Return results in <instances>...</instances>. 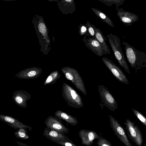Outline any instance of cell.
<instances>
[{
	"instance_id": "3957f363",
	"label": "cell",
	"mask_w": 146,
	"mask_h": 146,
	"mask_svg": "<svg viewBox=\"0 0 146 146\" xmlns=\"http://www.w3.org/2000/svg\"><path fill=\"white\" fill-rule=\"evenodd\" d=\"M62 92V96L68 106L76 108L84 107L81 96L71 86L66 83H63Z\"/></svg>"
},
{
	"instance_id": "ffe728a7",
	"label": "cell",
	"mask_w": 146,
	"mask_h": 146,
	"mask_svg": "<svg viewBox=\"0 0 146 146\" xmlns=\"http://www.w3.org/2000/svg\"><path fill=\"white\" fill-rule=\"evenodd\" d=\"M60 74L57 70L51 72L45 79L44 83V85L53 84L60 77Z\"/></svg>"
},
{
	"instance_id": "f1b7e54d",
	"label": "cell",
	"mask_w": 146,
	"mask_h": 146,
	"mask_svg": "<svg viewBox=\"0 0 146 146\" xmlns=\"http://www.w3.org/2000/svg\"><path fill=\"white\" fill-rule=\"evenodd\" d=\"M122 21L125 23H129L131 22V20L129 18L127 17H123L121 19Z\"/></svg>"
},
{
	"instance_id": "6da1fadb",
	"label": "cell",
	"mask_w": 146,
	"mask_h": 146,
	"mask_svg": "<svg viewBox=\"0 0 146 146\" xmlns=\"http://www.w3.org/2000/svg\"><path fill=\"white\" fill-rule=\"evenodd\" d=\"M126 57L131 67L135 71L146 68V53L138 50L126 41H123Z\"/></svg>"
},
{
	"instance_id": "9c48e42d",
	"label": "cell",
	"mask_w": 146,
	"mask_h": 146,
	"mask_svg": "<svg viewBox=\"0 0 146 146\" xmlns=\"http://www.w3.org/2000/svg\"><path fill=\"white\" fill-rule=\"evenodd\" d=\"M44 123L46 127L62 133L68 134L70 130L63 124L61 119L56 116H48Z\"/></svg>"
},
{
	"instance_id": "ba28073f",
	"label": "cell",
	"mask_w": 146,
	"mask_h": 146,
	"mask_svg": "<svg viewBox=\"0 0 146 146\" xmlns=\"http://www.w3.org/2000/svg\"><path fill=\"white\" fill-rule=\"evenodd\" d=\"M102 59L105 66L118 80L123 84H129L126 76L119 67L107 57H104Z\"/></svg>"
},
{
	"instance_id": "e0dca14e",
	"label": "cell",
	"mask_w": 146,
	"mask_h": 146,
	"mask_svg": "<svg viewBox=\"0 0 146 146\" xmlns=\"http://www.w3.org/2000/svg\"><path fill=\"white\" fill-rule=\"evenodd\" d=\"M61 7L64 14H72L76 11L75 0H62Z\"/></svg>"
},
{
	"instance_id": "d6986e66",
	"label": "cell",
	"mask_w": 146,
	"mask_h": 146,
	"mask_svg": "<svg viewBox=\"0 0 146 146\" xmlns=\"http://www.w3.org/2000/svg\"><path fill=\"white\" fill-rule=\"evenodd\" d=\"M91 9L95 14L103 22L111 27H114L111 19L105 13L96 8L91 7Z\"/></svg>"
},
{
	"instance_id": "f546056e",
	"label": "cell",
	"mask_w": 146,
	"mask_h": 146,
	"mask_svg": "<svg viewBox=\"0 0 146 146\" xmlns=\"http://www.w3.org/2000/svg\"><path fill=\"white\" fill-rule=\"evenodd\" d=\"M16 142H17V143L19 145L21 146H29L28 145L25 144L23 143H21V142L18 141H16Z\"/></svg>"
},
{
	"instance_id": "5b68a950",
	"label": "cell",
	"mask_w": 146,
	"mask_h": 146,
	"mask_svg": "<svg viewBox=\"0 0 146 146\" xmlns=\"http://www.w3.org/2000/svg\"><path fill=\"white\" fill-rule=\"evenodd\" d=\"M124 123L125 126L127 133L129 139L137 146H141L143 141L142 134L138 126L135 122L127 119Z\"/></svg>"
},
{
	"instance_id": "8fae6325",
	"label": "cell",
	"mask_w": 146,
	"mask_h": 146,
	"mask_svg": "<svg viewBox=\"0 0 146 146\" xmlns=\"http://www.w3.org/2000/svg\"><path fill=\"white\" fill-rule=\"evenodd\" d=\"M12 94V98L15 104L22 108L27 107V102L31 98L29 93L26 91L17 90L15 91Z\"/></svg>"
},
{
	"instance_id": "4fadbf2b",
	"label": "cell",
	"mask_w": 146,
	"mask_h": 146,
	"mask_svg": "<svg viewBox=\"0 0 146 146\" xmlns=\"http://www.w3.org/2000/svg\"><path fill=\"white\" fill-rule=\"evenodd\" d=\"M42 70L37 67H32L23 70L15 75L19 79H29L37 78L41 73Z\"/></svg>"
},
{
	"instance_id": "52a82bcc",
	"label": "cell",
	"mask_w": 146,
	"mask_h": 146,
	"mask_svg": "<svg viewBox=\"0 0 146 146\" xmlns=\"http://www.w3.org/2000/svg\"><path fill=\"white\" fill-rule=\"evenodd\" d=\"M111 127L115 135L126 146H132L129 140L125 129L113 116L109 115Z\"/></svg>"
},
{
	"instance_id": "7c38bea8",
	"label": "cell",
	"mask_w": 146,
	"mask_h": 146,
	"mask_svg": "<svg viewBox=\"0 0 146 146\" xmlns=\"http://www.w3.org/2000/svg\"><path fill=\"white\" fill-rule=\"evenodd\" d=\"M78 135L82 144L87 146H92L93 141L97 139L99 135L96 131L91 130L82 129L79 132Z\"/></svg>"
},
{
	"instance_id": "484cf974",
	"label": "cell",
	"mask_w": 146,
	"mask_h": 146,
	"mask_svg": "<svg viewBox=\"0 0 146 146\" xmlns=\"http://www.w3.org/2000/svg\"><path fill=\"white\" fill-rule=\"evenodd\" d=\"M57 144L62 146H76V145L70 139L64 141H55L54 142Z\"/></svg>"
},
{
	"instance_id": "8992f818",
	"label": "cell",
	"mask_w": 146,
	"mask_h": 146,
	"mask_svg": "<svg viewBox=\"0 0 146 146\" xmlns=\"http://www.w3.org/2000/svg\"><path fill=\"white\" fill-rule=\"evenodd\" d=\"M98 90L104 105L110 110L114 111L118 106L113 96L107 88L103 85H99Z\"/></svg>"
},
{
	"instance_id": "277c9868",
	"label": "cell",
	"mask_w": 146,
	"mask_h": 146,
	"mask_svg": "<svg viewBox=\"0 0 146 146\" xmlns=\"http://www.w3.org/2000/svg\"><path fill=\"white\" fill-rule=\"evenodd\" d=\"M61 70L66 78L70 81L77 89L84 95H87L83 80L77 70L70 67L65 66L61 68Z\"/></svg>"
},
{
	"instance_id": "cb8c5ba5",
	"label": "cell",
	"mask_w": 146,
	"mask_h": 146,
	"mask_svg": "<svg viewBox=\"0 0 146 146\" xmlns=\"http://www.w3.org/2000/svg\"><path fill=\"white\" fill-rule=\"evenodd\" d=\"M87 27L88 33L89 34L90 36L92 37H95L96 28L95 26L92 25L88 21H87L86 24Z\"/></svg>"
},
{
	"instance_id": "603a6c76",
	"label": "cell",
	"mask_w": 146,
	"mask_h": 146,
	"mask_svg": "<svg viewBox=\"0 0 146 146\" xmlns=\"http://www.w3.org/2000/svg\"><path fill=\"white\" fill-rule=\"evenodd\" d=\"M97 144L98 146H112L111 143L102 136H99Z\"/></svg>"
},
{
	"instance_id": "44dd1931",
	"label": "cell",
	"mask_w": 146,
	"mask_h": 146,
	"mask_svg": "<svg viewBox=\"0 0 146 146\" xmlns=\"http://www.w3.org/2000/svg\"><path fill=\"white\" fill-rule=\"evenodd\" d=\"M27 129L21 128L17 129L14 132L15 136L16 138L21 139H27L30 137L27 133Z\"/></svg>"
},
{
	"instance_id": "7402d4cb",
	"label": "cell",
	"mask_w": 146,
	"mask_h": 146,
	"mask_svg": "<svg viewBox=\"0 0 146 146\" xmlns=\"http://www.w3.org/2000/svg\"><path fill=\"white\" fill-rule=\"evenodd\" d=\"M132 110L137 118L146 127V117L138 110L133 108Z\"/></svg>"
},
{
	"instance_id": "d4e9b609",
	"label": "cell",
	"mask_w": 146,
	"mask_h": 146,
	"mask_svg": "<svg viewBox=\"0 0 146 146\" xmlns=\"http://www.w3.org/2000/svg\"><path fill=\"white\" fill-rule=\"evenodd\" d=\"M79 33L80 36L84 35L90 36L86 26L83 24H80L78 26Z\"/></svg>"
},
{
	"instance_id": "4316f807",
	"label": "cell",
	"mask_w": 146,
	"mask_h": 146,
	"mask_svg": "<svg viewBox=\"0 0 146 146\" xmlns=\"http://www.w3.org/2000/svg\"><path fill=\"white\" fill-rule=\"evenodd\" d=\"M99 1L101 3H103L106 5L111 7L113 5V4L115 3L116 4L117 0H96Z\"/></svg>"
},
{
	"instance_id": "83f0119b",
	"label": "cell",
	"mask_w": 146,
	"mask_h": 146,
	"mask_svg": "<svg viewBox=\"0 0 146 146\" xmlns=\"http://www.w3.org/2000/svg\"><path fill=\"white\" fill-rule=\"evenodd\" d=\"M38 28L39 31L42 33H44L46 31V27L43 23H40L38 25Z\"/></svg>"
},
{
	"instance_id": "9a60e30c",
	"label": "cell",
	"mask_w": 146,
	"mask_h": 146,
	"mask_svg": "<svg viewBox=\"0 0 146 146\" xmlns=\"http://www.w3.org/2000/svg\"><path fill=\"white\" fill-rule=\"evenodd\" d=\"M43 133L44 136L53 142L70 139L65 135V133L58 132L48 127H46L45 128Z\"/></svg>"
},
{
	"instance_id": "5bb4252c",
	"label": "cell",
	"mask_w": 146,
	"mask_h": 146,
	"mask_svg": "<svg viewBox=\"0 0 146 146\" xmlns=\"http://www.w3.org/2000/svg\"><path fill=\"white\" fill-rule=\"evenodd\" d=\"M0 119L15 129L23 128L28 129L30 131L32 129L31 127L25 124L16 118L10 115L0 114Z\"/></svg>"
},
{
	"instance_id": "ac0fdd59",
	"label": "cell",
	"mask_w": 146,
	"mask_h": 146,
	"mask_svg": "<svg viewBox=\"0 0 146 146\" xmlns=\"http://www.w3.org/2000/svg\"><path fill=\"white\" fill-rule=\"evenodd\" d=\"M95 37L100 42L104 50V54H110V50L106 42V39L100 29L96 27Z\"/></svg>"
},
{
	"instance_id": "2e32d148",
	"label": "cell",
	"mask_w": 146,
	"mask_h": 146,
	"mask_svg": "<svg viewBox=\"0 0 146 146\" xmlns=\"http://www.w3.org/2000/svg\"><path fill=\"white\" fill-rule=\"evenodd\" d=\"M55 116L66 121L73 126H76L78 122L76 117L73 116L65 112L58 110L55 112Z\"/></svg>"
},
{
	"instance_id": "30bf717a",
	"label": "cell",
	"mask_w": 146,
	"mask_h": 146,
	"mask_svg": "<svg viewBox=\"0 0 146 146\" xmlns=\"http://www.w3.org/2000/svg\"><path fill=\"white\" fill-rule=\"evenodd\" d=\"M82 40L86 46L98 56L101 57L104 54L102 45L95 37L84 36Z\"/></svg>"
},
{
	"instance_id": "7a4b0ae2",
	"label": "cell",
	"mask_w": 146,
	"mask_h": 146,
	"mask_svg": "<svg viewBox=\"0 0 146 146\" xmlns=\"http://www.w3.org/2000/svg\"><path fill=\"white\" fill-rule=\"evenodd\" d=\"M115 57L119 64L127 73L129 74V67L125 58L121 47L120 40L116 35L111 33L106 36Z\"/></svg>"
}]
</instances>
